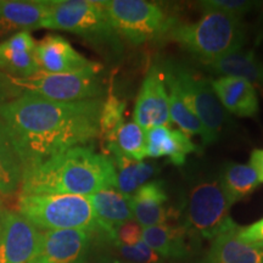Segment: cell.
<instances>
[{"instance_id": "1", "label": "cell", "mask_w": 263, "mask_h": 263, "mask_svg": "<svg viewBox=\"0 0 263 263\" xmlns=\"http://www.w3.org/2000/svg\"><path fill=\"white\" fill-rule=\"evenodd\" d=\"M103 99L64 101L24 95L0 103V120L26 170L99 137Z\"/></svg>"}, {"instance_id": "2", "label": "cell", "mask_w": 263, "mask_h": 263, "mask_svg": "<svg viewBox=\"0 0 263 263\" xmlns=\"http://www.w3.org/2000/svg\"><path fill=\"white\" fill-rule=\"evenodd\" d=\"M108 188H116L112 161L93 146L82 145L26 170L20 194L88 196Z\"/></svg>"}, {"instance_id": "3", "label": "cell", "mask_w": 263, "mask_h": 263, "mask_svg": "<svg viewBox=\"0 0 263 263\" xmlns=\"http://www.w3.org/2000/svg\"><path fill=\"white\" fill-rule=\"evenodd\" d=\"M103 94L101 67L98 62L90 67L71 73L38 71L27 77H15L0 72V103L24 95L73 103L99 99Z\"/></svg>"}, {"instance_id": "4", "label": "cell", "mask_w": 263, "mask_h": 263, "mask_svg": "<svg viewBox=\"0 0 263 263\" xmlns=\"http://www.w3.org/2000/svg\"><path fill=\"white\" fill-rule=\"evenodd\" d=\"M166 34L201 62L241 50L246 29L240 18L221 12H203L194 24L173 22Z\"/></svg>"}, {"instance_id": "5", "label": "cell", "mask_w": 263, "mask_h": 263, "mask_svg": "<svg viewBox=\"0 0 263 263\" xmlns=\"http://www.w3.org/2000/svg\"><path fill=\"white\" fill-rule=\"evenodd\" d=\"M16 210L43 232L64 229L98 232L93 206L87 196L20 194Z\"/></svg>"}, {"instance_id": "6", "label": "cell", "mask_w": 263, "mask_h": 263, "mask_svg": "<svg viewBox=\"0 0 263 263\" xmlns=\"http://www.w3.org/2000/svg\"><path fill=\"white\" fill-rule=\"evenodd\" d=\"M49 4L44 28L73 33L101 50H120V38L105 11V2L57 0Z\"/></svg>"}, {"instance_id": "7", "label": "cell", "mask_w": 263, "mask_h": 263, "mask_svg": "<svg viewBox=\"0 0 263 263\" xmlns=\"http://www.w3.org/2000/svg\"><path fill=\"white\" fill-rule=\"evenodd\" d=\"M162 71L164 80L174 84L201 122L203 145L216 143L224 126L226 111L212 89L211 81L193 73L178 62H167Z\"/></svg>"}, {"instance_id": "8", "label": "cell", "mask_w": 263, "mask_h": 263, "mask_svg": "<svg viewBox=\"0 0 263 263\" xmlns=\"http://www.w3.org/2000/svg\"><path fill=\"white\" fill-rule=\"evenodd\" d=\"M232 206L219 178L201 180L189 192L184 226L190 235L213 240L227 230L238 227L230 218Z\"/></svg>"}, {"instance_id": "9", "label": "cell", "mask_w": 263, "mask_h": 263, "mask_svg": "<svg viewBox=\"0 0 263 263\" xmlns=\"http://www.w3.org/2000/svg\"><path fill=\"white\" fill-rule=\"evenodd\" d=\"M105 11L118 37L134 45L166 34L174 22L159 5L145 0H110L105 2Z\"/></svg>"}, {"instance_id": "10", "label": "cell", "mask_w": 263, "mask_h": 263, "mask_svg": "<svg viewBox=\"0 0 263 263\" xmlns=\"http://www.w3.org/2000/svg\"><path fill=\"white\" fill-rule=\"evenodd\" d=\"M42 232L18 212L0 209V263H32Z\"/></svg>"}, {"instance_id": "11", "label": "cell", "mask_w": 263, "mask_h": 263, "mask_svg": "<svg viewBox=\"0 0 263 263\" xmlns=\"http://www.w3.org/2000/svg\"><path fill=\"white\" fill-rule=\"evenodd\" d=\"M133 118L134 122L145 132L170 124L168 90L160 66L151 67L144 78L134 105Z\"/></svg>"}, {"instance_id": "12", "label": "cell", "mask_w": 263, "mask_h": 263, "mask_svg": "<svg viewBox=\"0 0 263 263\" xmlns=\"http://www.w3.org/2000/svg\"><path fill=\"white\" fill-rule=\"evenodd\" d=\"M93 233L80 229L42 232L38 255L32 263H83L89 252Z\"/></svg>"}, {"instance_id": "13", "label": "cell", "mask_w": 263, "mask_h": 263, "mask_svg": "<svg viewBox=\"0 0 263 263\" xmlns=\"http://www.w3.org/2000/svg\"><path fill=\"white\" fill-rule=\"evenodd\" d=\"M129 200L134 221L143 228L168 224L179 217L178 210L168 205L170 196L163 180L156 179L145 183Z\"/></svg>"}, {"instance_id": "14", "label": "cell", "mask_w": 263, "mask_h": 263, "mask_svg": "<svg viewBox=\"0 0 263 263\" xmlns=\"http://www.w3.org/2000/svg\"><path fill=\"white\" fill-rule=\"evenodd\" d=\"M34 55L39 71L48 73H71L95 64L76 50L71 43L60 34H48L37 42Z\"/></svg>"}, {"instance_id": "15", "label": "cell", "mask_w": 263, "mask_h": 263, "mask_svg": "<svg viewBox=\"0 0 263 263\" xmlns=\"http://www.w3.org/2000/svg\"><path fill=\"white\" fill-rule=\"evenodd\" d=\"M93 206L98 232L107 241H116V232L124 223L133 221L130 196L116 188H108L87 196Z\"/></svg>"}, {"instance_id": "16", "label": "cell", "mask_w": 263, "mask_h": 263, "mask_svg": "<svg viewBox=\"0 0 263 263\" xmlns=\"http://www.w3.org/2000/svg\"><path fill=\"white\" fill-rule=\"evenodd\" d=\"M50 15L49 2L2 0L0 3V37L29 32L45 27Z\"/></svg>"}, {"instance_id": "17", "label": "cell", "mask_w": 263, "mask_h": 263, "mask_svg": "<svg viewBox=\"0 0 263 263\" xmlns=\"http://www.w3.org/2000/svg\"><path fill=\"white\" fill-rule=\"evenodd\" d=\"M212 89L223 108L239 117H256L259 111L255 85L235 77H219L211 81Z\"/></svg>"}, {"instance_id": "18", "label": "cell", "mask_w": 263, "mask_h": 263, "mask_svg": "<svg viewBox=\"0 0 263 263\" xmlns=\"http://www.w3.org/2000/svg\"><path fill=\"white\" fill-rule=\"evenodd\" d=\"M37 42L29 32H20L0 43V72L27 77L39 71L34 49Z\"/></svg>"}, {"instance_id": "19", "label": "cell", "mask_w": 263, "mask_h": 263, "mask_svg": "<svg viewBox=\"0 0 263 263\" xmlns=\"http://www.w3.org/2000/svg\"><path fill=\"white\" fill-rule=\"evenodd\" d=\"M238 226L212 240L206 263H263V249L240 239Z\"/></svg>"}, {"instance_id": "20", "label": "cell", "mask_w": 263, "mask_h": 263, "mask_svg": "<svg viewBox=\"0 0 263 263\" xmlns=\"http://www.w3.org/2000/svg\"><path fill=\"white\" fill-rule=\"evenodd\" d=\"M201 64L221 77L242 78L263 87V62L251 50H239L213 60L201 61Z\"/></svg>"}, {"instance_id": "21", "label": "cell", "mask_w": 263, "mask_h": 263, "mask_svg": "<svg viewBox=\"0 0 263 263\" xmlns=\"http://www.w3.org/2000/svg\"><path fill=\"white\" fill-rule=\"evenodd\" d=\"M188 229L184 224H159L144 228L143 241L164 258H182L189 254Z\"/></svg>"}, {"instance_id": "22", "label": "cell", "mask_w": 263, "mask_h": 263, "mask_svg": "<svg viewBox=\"0 0 263 263\" xmlns=\"http://www.w3.org/2000/svg\"><path fill=\"white\" fill-rule=\"evenodd\" d=\"M25 176L22 163L12 138L0 120V195L10 196L21 189Z\"/></svg>"}, {"instance_id": "23", "label": "cell", "mask_w": 263, "mask_h": 263, "mask_svg": "<svg viewBox=\"0 0 263 263\" xmlns=\"http://www.w3.org/2000/svg\"><path fill=\"white\" fill-rule=\"evenodd\" d=\"M110 153L112 155L110 159L116 171V188L124 195H133L156 173V167L153 163L134 161L117 151Z\"/></svg>"}, {"instance_id": "24", "label": "cell", "mask_w": 263, "mask_h": 263, "mask_svg": "<svg viewBox=\"0 0 263 263\" xmlns=\"http://www.w3.org/2000/svg\"><path fill=\"white\" fill-rule=\"evenodd\" d=\"M219 182L232 205L245 199L261 184L257 173L250 164L227 162L223 166Z\"/></svg>"}, {"instance_id": "25", "label": "cell", "mask_w": 263, "mask_h": 263, "mask_svg": "<svg viewBox=\"0 0 263 263\" xmlns=\"http://www.w3.org/2000/svg\"><path fill=\"white\" fill-rule=\"evenodd\" d=\"M106 144L108 151H117L134 161L146 157L145 130L136 122L123 123Z\"/></svg>"}, {"instance_id": "26", "label": "cell", "mask_w": 263, "mask_h": 263, "mask_svg": "<svg viewBox=\"0 0 263 263\" xmlns=\"http://www.w3.org/2000/svg\"><path fill=\"white\" fill-rule=\"evenodd\" d=\"M166 82V87L168 93L170 100V117L173 123L178 126L179 130L183 132L188 137L200 136L202 137V126L200 120L197 118L193 110L186 105L183 98L180 97L179 91L174 87L173 83L170 81L164 80Z\"/></svg>"}, {"instance_id": "27", "label": "cell", "mask_w": 263, "mask_h": 263, "mask_svg": "<svg viewBox=\"0 0 263 263\" xmlns=\"http://www.w3.org/2000/svg\"><path fill=\"white\" fill-rule=\"evenodd\" d=\"M126 111V103L121 100L112 90L103 100V106L99 118V137L107 141L123 124V116Z\"/></svg>"}, {"instance_id": "28", "label": "cell", "mask_w": 263, "mask_h": 263, "mask_svg": "<svg viewBox=\"0 0 263 263\" xmlns=\"http://www.w3.org/2000/svg\"><path fill=\"white\" fill-rule=\"evenodd\" d=\"M199 147L193 143L190 137L179 129H171L161 147V157L167 156L176 166L185 163L189 154L197 153Z\"/></svg>"}, {"instance_id": "29", "label": "cell", "mask_w": 263, "mask_h": 263, "mask_svg": "<svg viewBox=\"0 0 263 263\" xmlns=\"http://www.w3.org/2000/svg\"><path fill=\"white\" fill-rule=\"evenodd\" d=\"M257 4L258 3L249 0H205L199 3L203 12H221L240 20Z\"/></svg>"}, {"instance_id": "30", "label": "cell", "mask_w": 263, "mask_h": 263, "mask_svg": "<svg viewBox=\"0 0 263 263\" xmlns=\"http://www.w3.org/2000/svg\"><path fill=\"white\" fill-rule=\"evenodd\" d=\"M120 255L129 263H161L162 257L141 240L136 245L114 244Z\"/></svg>"}, {"instance_id": "31", "label": "cell", "mask_w": 263, "mask_h": 263, "mask_svg": "<svg viewBox=\"0 0 263 263\" xmlns=\"http://www.w3.org/2000/svg\"><path fill=\"white\" fill-rule=\"evenodd\" d=\"M143 230L144 228L139 223L129 221L121 226L116 232V241L114 244L122 245H136L143 240Z\"/></svg>"}, {"instance_id": "32", "label": "cell", "mask_w": 263, "mask_h": 263, "mask_svg": "<svg viewBox=\"0 0 263 263\" xmlns=\"http://www.w3.org/2000/svg\"><path fill=\"white\" fill-rule=\"evenodd\" d=\"M239 236L249 244H259L263 241V218L254 224L239 229Z\"/></svg>"}, {"instance_id": "33", "label": "cell", "mask_w": 263, "mask_h": 263, "mask_svg": "<svg viewBox=\"0 0 263 263\" xmlns=\"http://www.w3.org/2000/svg\"><path fill=\"white\" fill-rule=\"evenodd\" d=\"M250 166L257 173L259 182L263 183V149L254 150L250 157Z\"/></svg>"}, {"instance_id": "34", "label": "cell", "mask_w": 263, "mask_h": 263, "mask_svg": "<svg viewBox=\"0 0 263 263\" xmlns=\"http://www.w3.org/2000/svg\"><path fill=\"white\" fill-rule=\"evenodd\" d=\"M98 263H129V262L122 261V259H118V258H115L110 255H101V256H99Z\"/></svg>"}, {"instance_id": "35", "label": "cell", "mask_w": 263, "mask_h": 263, "mask_svg": "<svg viewBox=\"0 0 263 263\" xmlns=\"http://www.w3.org/2000/svg\"><path fill=\"white\" fill-rule=\"evenodd\" d=\"M255 245H257V246H259V248H262V249H263V241H262V242H259V244H255Z\"/></svg>"}, {"instance_id": "36", "label": "cell", "mask_w": 263, "mask_h": 263, "mask_svg": "<svg viewBox=\"0 0 263 263\" xmlns=\"http://www.w3.org/2000/svg\"><path fill=\"white\" fill-rule=\"evenodd\" d=\"M0 3H2V0H0Z\"/></svg>"}]
</instances>
